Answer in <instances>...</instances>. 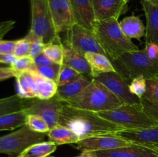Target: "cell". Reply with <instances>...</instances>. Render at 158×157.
<instances>
[{
    "instance_id": "45",
    "label": "cell",
    "mask_w": 158,
    "mask_h": 157,
    "mask_svg": "<svg viewBox=\"0 0 158 157\" xmlns=\"http://www.w3.org/2000/svg\"><path fill=\"white\" fill-rule=\"evenodd\" d=\"M143 146H146L148 147L151 148V149L154 151L156 152V154L158 155V144H149V145H143Z\"/></svg>"
},
{
    "instance_id": "1",
    "label": "cell",
    "mask_w": 158,
    "mask_h": 157,
    "mask_svg": "<svg viewBox=\"0 0 158 157\" xmlns=\"http://www.w3.org/2000/svg\"><path fill=\"white\" fill-rule=\"evenodd\" d=\"M59 124L72 129L80 140L95 135L115 134L123 130L121 126L105 119L98 112L73 107L64 103Z\"/></svg>"
},
{
    "instance_id": "7",
    "label": "cell",
    "mask_w": 158,
    "mask_h": 157,
    "mask_svg": "<svg viewBox=\"0 0 158 157\" xmlns=\"http://www.w3.org/2000/svg\"><path fill=\"white\" fill-rule=\"evenodd\" d=\"M46 135V133L32 131L25 125L12 133L0 137V153L18 157L29 146L44 141Z\"/></svg>"
},
{
    "instance_id": "28",
    "label": "cell",
    "mask_w": 158,
    "mask_h": 157,
    "mask_svg": "<svg viewBox=\"0 0 158 157\" xmlns=\"http://www.w3.org/2000/svg\"><path fill=\"white\" fill-rule=\"evenodd\" d=\"M43 53L54 63L63 65L64 53L61 38L55 42L45 44Z\"/></svg>"
},
{
    "instance_id": "26",
    "label": "cell",
    "mask_w": 158,
    "mask_h": 157,
    "mask_svg": "<svg viewBox=\"0 0 158 157\" xmlns=\"http://www.w3.org/2000/svg\"><path fill=\"white\" fill-rule=\"evenodd\" d=\"M27 113L23 110L0 116V131L12 130L26 125Z\"/></svg>"
},
{
    "instance_id": "30",
    "label": "cell",
    "mask_w": 158,
    "mask_h": 157,
    "mask_svg": "<svg viewBox=\"0 0 158 157\" xmlns=\"http://www.w3.org/2000/svg\"><path fill=\"white\" fill-rule=\"evenodd\" d=\"M26 125L32 131L40 133H47L50 129L46 122L42 117L34 114H27Z\"/></svg>"
},
{
    "instance_id": "14",
    "label": "cell",
    "mask_w": 158,
    "mask_h": 157,
    "mask_svg": "<svg viewBox=\"0 0 158 157\" xmlns=\"http://www.w3.org/2000/svg\"><path fill=\"white\" fill-rule=\"evenodd\" d=\"M97 157H158L153 149L143 145L134 144L107 150L94 151Z\"/></svg>"
},
{
    "instance_id": "22",
    "label": "cell",
    "mask_w": 158,
    "mask_h": 157,
    "mask_svg": "<svg viewBox=\"0 0 158 157\" xmlns=\"http://www.w3.org/2000/svg\"><path fill=\"white\" fill-rule=\"evenodd\" d=\"M49 141L57 146L64 144H75L80 141L78 135L69 128L57 124L46 133Z\"/></svg>"
},
{
    "instance_id": "43",
    "label": "cell",
    "mask_w": 158,
    "mask_h": 157,
    "mask_svg": "<svg viewBox=\"0 0 158 157\" xmlns=\"http://www.w3.org/2000/svg\"><path fill=\"white\" fill-rule=\"evenodd\" d=\"M14 54H0V64L12 65L16 59Z\"/></svg>"
},
{
    "instance_id": "16",
    "label": "cell",
    "mask_w": 158,
    "mask_h": 157,
    "mask_svg": "<svg viewBox=\"0 0 158 157\" xmlns=\"http://www.w3.org/2000/svg\"><path fill=\"white\" fill-rule=\"evenodd\" d=\"M116 135L134 144H158V126L134 130L123 129Z\"/></svg>"
},
{
    "instance_id": "32",
    "label": "cell",
    "mask_w": 158,
    "mask_h": 157,
    "mask_svg": "<svg viewBox=\"0 0 158 157\" xmlns=\"http://www.w3.org/2000/svg\"><path fill=\"white\" fill-rule=\"evenodd\" d=\"M10 66L12 69H15L18 73L21 72H25V71L35 70V67H36L35 62H34V58L29 55L17 58Z\"/></svg>"
},
{
    "instance_id": "38",
    "label": "cell",
    "mask_w": 158,
    "mask_h": 157,
    "mask_svg": "<svg viewBox=\"0 0 158 157\" xmlns=\"http://www.w3.org/2000/svg\"><path fill=\"white\" fill-rule=\"evenodd\" d=\"M15 41L0 40V54H13Z\"/></svg>"
},
{
    "instance_id": "23",
    "label": "cell",
    "mask_w": 158,
    "mask_h": 157,
    "mask_svg": "<svg viewBox=\"0 0 158 157\" xmlns=\"http://www.w3.org/2000/svg\"><path fill=\"white\" fill-rule=\"evenodd\" d=\"M120 28L125 35L130 38L140 40L146 35V27L139 17L132 15L120 22Z\"/></svg>"
},
{
    "instance_id": "48",
    "label": "cell",
    "mask_w": 158,
    "mask_h": 157,
    "mask_svg": "<svg viewBox=\"0 0 158 157\" xmlns=\"http://www.w3.org/2000/svg\"><path fill=\"white\" fill-rule=\"evenodd\" d=\"M130 1V0H127V2H129Z\"/></svg>"
},
{
    "instance_id": "35",
    "label": "cell",
    "mask_w": 158,
    "mask_h": 157,
    "mask_svg": "<svg viewBox=\"0 0 158 157\" xmlns=\"http://www.w3.org/2000/svg\"><path fill=\"white\" fill-rule=\"evenodd\" d=\"M31 49V42L26 37L21 38V39L15 40V49H14L13 54L16 56V58L28 56L29 55Z\"/></svg>"
},
{
    "instance_id": "19",
    "label": "cell",
    "mask_w": 158,
    "mask_h": 157,
    "mask_svg": "<svg viewBox=\"0 0 158 157\" xmlns=\"http://www.w3.org/2000/svg\"><path fill=\"white\" fill-rule=\"evenodd\" d=\"M15 79L17 95L23 99L35 98L36 71L30 70L19 72Z\"/></svg>"
},
{
    "instance_id": "47",
    "label": "cell",
    "mask_w": 158,
    "mask_h": 157,
    "mask_svg": "<svg viewBox=\"0 0 158 157\" xmlns=\"http://www.w3.org/2000/svg\"><path fill=\"white\" fill-rule=\"evenodd\" d=\"M155 78H156V79H157V80H158V75H156V76H155Z\"/></svg>"
},
{
    "instance_id": "3",
    "label": "cell",
    "mask_w": 158,
    "mask_h": 157,
    "mask_svg": "<svg viewBox=\"0 0 158 157\" xmlns=\"http://www.w3.org/2000/svg\"><path fill=\"white\" fill-rule=\"evenodd\" d=\"M64 104L95 112L110 110L123 103L106 86L93 78L90 83L76 97Z\"/></svg>"
},
{
    "instance_id": "46",
    "label": "cell",
    "mask_w": 158,
    "mask_h": 157,
    "mask_svg": "<svg viewBox=\"0 0 158 157\" xmlns=\"http://www.w3.org/2000/svg\"><path fill=\"white\" fill-rule=\"evenodd\" d=\"M143 1L151 3V4H158V0H143Z\"/></svg>"
},
{
    "instance_id": "18",
    "label": "cell",
    "mask_w": 158,
    "mask_h": 157,
    "mask_svg": "<svg viewBox=\"0 0 158 157\" xmlns=\"http://www.w3.org/2000/svg\"><path fill=\"white\" fill-rule=\"evenodd\" d=\"M146 16V42L158 44V4L140 0Z\"/></svg>"
},
{
    "instance_id": "4",
    "label": "cell",
    "mask_w": 158,
    "mask_h": 157,
    "mask_svg": "<svg viewBox=\"0 0 158 157\" xmlns=\"http://www.w3.org/2000/svg\"><path fill=\"white\" fill-rule=\"evenodd\" d=\"M112 63L116 72L127 82L140 75L149 79L158 75V61L151 60L144 49L125 52Z\"/></svg>"
},
{
    "instance_id": "2",
    "label": "cell",
    "mask_w": 158,
    "mask_h": 157,
    "mask_svg": "<svg viewBox=\"0 0 158 157\" xmlns=\"http://www.w3.org/2000/svg\"><path fill=\"white\" fill-rule=\"evenodd\" d=\"M92 31L105 55L111 62L125 52L139 49L138 46L125 35L117 18L97 21Z\"/></svg>"
},
{
    "instance_id": "9",
    "label": "cell",
    "mask_w": 158,
    "mask_h": 157,
    "mask_svg": "<svg viewBox=\"0 0 158 157\" xmlns=\"http://www.w3.org/2000/svg\"><path fill=\"white\" fill-rule=\"evenodd\" d=\"M63 103L56 95L49 99H27V103L24 110L27 114H34L42 117L52 129L59 124V119L63 109Z\"/></svg>"
},
{
    "instance_id": "41",
    "label": "cell",
    "mask_w": 158,
    "mask_h": 157,
    "mask_svg": "<svg viewBox=\"0 0 158 157\" xmlns=\"http://www.w3.org/2000/svg\"><path fill=\"white\" fill-rule=\"evenodd\" d=\"M14 25H15L14 21H6L0 22V40H2L4 35L14 27Z\"/></svg>"
},
{
    "instance_id": "5",
    "label": "cell",
    "mask_w": 158,
    "mask_h": 157,
    "mask_svg": "<svg viewBox=\"0 0 158 157\" xmlns=\"http://www.w3.org/2000/svg\"><path fill=\"white\" fill-rule=\"evenodd\" d=\"M98 114L105 119L127 130L158 126V122L143 110L141 104H122L118 107L102 111Z\"/></svg>"
},
{
    "instance_id": "12",
    "label": "cell",
    "mask_w": 158,
    "mask_h": 157,
    "mask_svg": "<svg viewBox=\"0 0 158 157\" xmlns=\"http://www.w3.org/2000/svg\"><path fill=\"white\" fill-rule=\"evenodd\" d=\"M131 143L115 134L95 135L80 140L75 143L74 147L81 152L83 151H101L123 147Z\"/></svg>"
},
{
    "instance_id": "8",
    "label": "cell",
    "mask_w": 158,
    "mask_h": 157,
    "mask_svg": "<svg viewBox=\"0 0 158 157\" xmlns=\"http://www.w3.org/2000/svg\"><path fill=\"white\" fill-rule=\"evenodd\" d=\"M66 34L64 41L81 55H85L88 52H97L105 55L94 32L90 29L76 23Z\"/></svg>"
},
{
    "instance_id": "21",
    "label": "cell",
    "mask_w": 158,
    "mask_h": 157,
    "mask_svg": "<svg viewBox=\"0 0 158 157\" xmlns=\"http://www.w3.org/2000/svg\"><path fill=\"white\" fill-rule=\"evenodd\" d=\"M85 58L90 66L92 78L107 72H116L112 62L106 55L97 52H88L85 54Z\"/></svg>"
},
{
    "instance_id": "36",
    "label": "cell",
    "mask_w": 158,
    "mask_h": 157,
    "mask_svg": "<svg viewBox=\"0 0 158 157\" xmlns=\"http://www.w3.org/2000/svg\"><path fill=\"white\" fill-rule=\"evenodd\" d=\"M141 104L143 110L148 114L149 116L158 122V102L154 100L148 99L145 98H141Z\"/></svg>"
},
{
    "instance_id": "40",
    "label": "cell",
    "mask_w": 158,
    "mask_h": 157,
    "mask_svg": "<svg viewBox=\"0 0 158 157\" xmlns=\"http://www.w3.org/2000/svg\"><path fill=\"white\" fill-rule=\"evenodd\" d=\"M18 72L12 69L11 66L9 67H1L0 66V81L8 79L12 77H16Z\"/></svg>"
},
{
    "instance_id": "10",
    "label": "cell",
    "mask_w": 158,
    "mask_h": 157,
    "mask_svg": "<svg viewBox=\"0 0 158 157\" xmlns=\"http://www.w3.org/2000/svg\"><path fill=\"white\" fill-rule=\"evenodd\" d=\"M94 78L106 86L120 99L123 104H140L141 99L131 93L128 82L117 72L101 74Z\"/></svg>"
},
{
    "instance_id": "42",
    "label": "cell",
    "mask_w": 158,
    "mask_h": 157,
    "mask_svg": "<svg viewBox=\"0 0 158 157\" xmlns=\"http://www.w3.org/2000/svg\"><path fill=\"white\" fill-rule=\"evenodd\" d=\"M34 62H35V66H50V65L53 64V62L51 61L47 56L44 55L43 53L40 54L38 56L34 58Z\"/></svg>"
},
{
    "instance_id": "15",
    "label": "cell",
    "mask_w": 158,
    "mask_h": 157,
    "mask_svg": "<svg viewBox=\"0 0 158 157\" xmlns=\"http://www.w3.org/2000/svg\"><path fill=\"white\" fill-rule=\"evenodd\" d=\"M76 22L92 30L97 22L92 0H70Z\"/></svg>"
},
{
    "instance_id": "34",
    "label": "cell",
    "mask_w": 158,
    "mask_h": 157,
    "mask_svg": "<svg viewBox=\"0 0 158 157\" xmlns=\"http://www.w3.org/2000/svg\"><path fill=\"white\" fill-rule=\"evenodd\" d=\"M61 65L53 63L50 66H36L35 70L42 76L46 78H49L56 82L58 78L59 72H60Z\"/></svg>"
},
{
    "instance_id": "24",
    "label": "cell",
    "mask_w": 158,
    "mask_h": 157,
    "mask_svg": "<svg viewBox=\"0 0 158 157\" xmlns=\"http://www.w3.org/2000/svg\"><path fill=\"white\" fill-rule=\"evenodd\" d=\"M58 85L56 82L42 76L36 72V90L35 98L40 99H49L56 94Z\"/></svg>"
},
{
    "instance_id": "37",
    "label": "cell",
    "mask_w": 158,
    "mask_h": 157,
    "mask_svg": "<svg viewBox=\"0 0 158 157\" xmlns=\"http://www.w3.org/2000/svg\"><path fill=\"white\" fill-rule=\"evenodd\" d=\"M142 98L158 102V80L155 78L147 79V90Z\"/></svg>"
},
{
    "instance_id": "6",
    "label": "cell",
    "mask_w": 158,
    "mask_h": 157,
    "mask_svg": "<svg viewBox=\"0 0 158 157\" xmlns=\"http://www.w3.org/2000/svg\"><path fill=\"white\" fill-rule=\"evenodd\" d=\"M31 21L30 30L42 38L45 44L60 39L54 27L48 0H30Z\"/></svg>"
},
{
    "instance_id": "49",
    "label": "cell",
    "mask_w": 158,
    "mask_h": 157,
    "mask_svg": "<svg viewBox=\"0 0 158 157\" xmlns=\"http://www.w3.org/2000/svg\"><path fill=\"white\" fill-rule=\"evenodd\" d=\"M48 157H54V156H48Z\"/></svg>"
},
{
    "instance_id": "44",
    "label": "cell",
    "mask_w": 158,
    "mask_h": 157,
    "mask_svg": "<svg viewBox=\"0 0 158 157\" xmlns=\"http://www.w3.org/2000/svg\"><path fill=\"white\" fill-rule=\"evenodd\" d=\"M73 157H97L94 154V151H83L81 152V154Z\"/></svg>"
},
{
    "instance_id": "11",
    "label": "cell",
    "mask_w": 158,
    "mask_h": 157,
    "mask_svg": "<svg viewBox=\"0 0 158 157\" xmlns=\"http://www.w3.org/2000/svg\"><path fill=\"white\" fill-rule=\"evenodd\" d=\"M48 2L57 34L66 33L77 23L70 0H48Z\"/></svg>"
},
{
    "instance_id": "33",
    "label": "cell",
    "mask_w": 158,
    "mask_h": 157,
    "mask_svg": "<svg viewBox=\"0 0 158 157\" xmlns=\"http://www.w3.org/2000/svg\"><path fill=\"white\" fill-rule=\"evenodd\" d=\"M129 89L131 93L141 99L147 90V78L142 75L136 77L130 83Z\"/></svg>"
},
{
    "instance_id": "17",
    "label": "cell",
    "mask_w": 158,
    "mask_h": 157,
    "mask_svg": "<svg viewBox=\"0 0 158 157\" xmlns=\"http://www.w3.org/2000/svg\"><path fill=\"white\" fill-rule=\"evenodd\" d=\"M62 42L64 53L63 64L73 68L83 75L92 78L90 66L85 58V55H81L77 52L64 40Z\"/></svg>"
},
{
    "instance_id": "29",
    "label": "cell",
    "mask_w": 158,
    "mask_h": 157,
    "mask_svg": "<svg viewBox=\"0 0 158 157\" xmlns=\"http://www.w3.org/2000/svg\"><path fill=\"white\" fill-rule=\"evenodd\" d=\"M83 75H84L80 73L73 68L63 64L61 65V67H60L56 83L58 86H63V85L75 81V80L83 77Z\"/></svg>"
},
{
    "instance_id": "20",
    "label": "cell",
    "mask_w": 158,
    "mask_h": 157,
    "mask_svg": "<svg viewBox=\"0 0 158 157\" xmlns=\"http://www.w3.org/2000/svg\"><path fill=\"white\" fill-rule=\"evenodd\" d=\"M92 79L93 78H88V76L83 75L75 81L58 86L56 95L63 103H66L78 95L90 83Z\"/></svg>"
},
{
    "instance_id": "27",
    "label": "cell",
    "mask_w": 158,
    "mask_h": 157,
    "mask_svg": "<svg viewBox=\"0 0 158 157\" xmlns=\"http://www.w3.org/2000/svg\"><path fill=\"white\" fill-rule=\"evenodd\" d=\"M27 99H23L19 95L0 99V116L25 109Z\"/></svg>"
},
{
    "instance_id": "25",
    "label": "cell",
    "mask_w": 158,
    "mask_h": 157,
    "mask_svg": "<svg viewBox=\"0 0 158 157\" xmlns=\"http://www.w3.org/2000/svg\"><path fill=\"white\" fill-rule=\"evenodd\" d=\"M56 149L57 145L52 142L43 141L29 146L18 157H48Z\"/></svg>"
},
{
    "instance_id": "13",
    "label": "cell",
    "mask_w": 158,
    "mask_h": 157,
    "mask_svg": "<svg viewBox=\"0 0 158 157\" xmlns=\"http://www.w3.org/2000/svg\"><path fill=\"white\" fill-rule=\"evenodd\" d=\"M97 21L115 18L118 19L127 10V0H92Z\"/></svg>"
},
{
    "instance_id": "39",
    "label": "cell",
    "mask_w": 158,
    "mask_h": 157,
    "mask_svg": "<svg viewBox=\"0 0 158 157\" xmlns=\"http://www.w3.org/2000/svg\"><path fill=\"white\" fill-rule=\"evenodd\" d=\"M144 49L151 60L158 61V44L146 42Z\"/></svg>"
},
{
    "instance_id": "31",
    "label": "cell",
    "mask_w": 158,
    "mask_h": 157,
    "mask_svg": "<svg viewBox=\"0 0 158 157\" xmlns=\"http://www.w3.org/2000/svg\"><path fill=\"white\" fill-rule=\"evenodd\" d=\"M26 37L31 42V49L30 52H29V56L34 58L36 56H38L39 55L43 53L45 43L43 42L41 38H40L38 35H35L31 30H29V32H28Z\"/></svg>"
}]
</instances>
